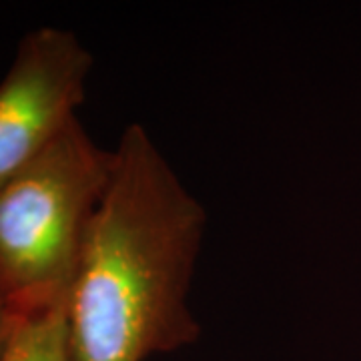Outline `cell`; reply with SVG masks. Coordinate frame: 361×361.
Instances as JSON below:
<instances>
[{
  "label": "cell",
  "mask_w": 361,
  "mask_h": 361,
  "mask_svg": "<svg viewBox=\"0 0 361 361\" xmlns=\"http://www.w3.org/2000/svg\"><path fill=\"white\" fill-rule=\"evenodd\" d=\"M205 221L147 129L129 125L66 299L73 361H145L193 343L189 287Z\"/></svg>",
  "instance_id": "6da1fadb"
},
{
  "label": "cell",
  "mask_w": 361,
  "mask_h": 361,
  "mask_svg": "<svg viewBox=\"0 0 361 361\" xmlns=\"http://www.w3.org/2000/svg\"><path fill=\"white\" fill-rule=\"evenodd\" d=\"M14 323L16 322L6 313L4 305L0 303V357H2V353H4V349H6V343H8V339H11Z\"/></svg>",
  "instance_id": "5b68a950"
},
{
  "label": "cell",
  "mask_w": 361,
  "mask_h": 361,
  "mask_svg": "<svg viewBox=\"0 0 361 361\" xmlns=\"http://www.w3.org/2000/svg\"><path fill=\"white\" fill-rule=\"evenodd\" d=\"M0 361H73L66 329V305L14 323Z\"/></svg>",
  "instance_id": "277c9868"
},
{
  "label": "cell",
  "mask_w": 361,
  "mask_h": 361,
  "mask_svg": "<svg viewBox=\"0 0 361 361\" xmlns=\"http://www.w3.org/2000/svg\"><path fill=\"white\" fill-rule=\"evenodd\" d=\"M92 54L75 32L39 26L18 42L0 80V187L78 118Z\"/></svg>",
  "instance_id": "3957f363"
},
{
  "label": "cell",
  "mask_w": 361,
  "mask_h": 361,
  "mask_svg": "<svg viewBox=\"0 0 361 361\" xmlns=\"http://www.w3.org/2000/svg\"><path fill=\"white\" fill-rule=\"evenodd\" d=\"M113 151L75 118L0 187V303L14 322L66 305Z\"/></svg>",
  "instance_id": "7a4b0ae2"
}]
</instances>
